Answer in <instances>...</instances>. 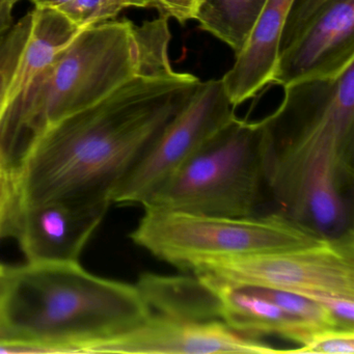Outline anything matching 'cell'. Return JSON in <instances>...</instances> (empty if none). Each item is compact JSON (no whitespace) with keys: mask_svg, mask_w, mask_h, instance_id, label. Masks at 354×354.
I'll return each mask as SVG.
<instances>
[{"mask_svg":"<svg viewBox=\"0 0 354 354\" xmlns=\"http://www.w3.org/2000/svg\"><path fill=\"white\" fill-rule=\"evenodd\" d=\"M271 152L260 121L237 117L157 188L142 208L194 214L258 215L267 196Z\"/></svg>","mask_w":354,"mask_h":354,"instance_id":"obj_5","label":"cell"},{"mask_svg":"<svg viewBox=\"0 0 354 354\" xmlns=\"http://www.w3.org/2000/svg\"><path fill=\"white\" fill-rule=\"evenodd\" d=\"M34 11L26 14L9 32L0 37V118L9 100L10 91L32 32Z\"/></svg>","mask_w":354,"mask_h":354,"instance_id":"obj_17","label":"cell"},{"mask_svg":"<svg viewBox=\"0 0 354 354\" xmlns=\"http://www.w3.org/2000/svg\"><path fill=\"white\" fill-rule=\"evenodd\" d=\"M16 0H0V37L13 26V8Z\"/></svg>","mask_w":354,"mask_h":354,"instance_id":"obj_22","label":"cell"},{"mask_svg":"<svg viewBox=\"0 0 354 354\" xmlns=\"http://www.w3.org/2000/svg\"><path fill=\"white\" fill-rule=\"evenodd\" d=\"M214 291L219 302V318L246 337L275 335L302 346L320 329L288 314L281 306L257 293L250 286L227 283L196 275Z\"/></svg>","mask_w":354,"mask_h":354,"instance_id":"obj_12","label":"cell"},{"mask_svg":"<svg viewBox=\"0 0 354 354\" xmlns=\"http://www.w3.org/2000/svg\"><path fill=\"white\" fill-rule=\"evenodd\" d=\"M235 109L221 80L201 82L185 109L120 182L113 204L144 206L159 186L235 119Z\"/></svg>","mask_w":354,"mask_h":354,"instance_id":"obj_8","label":"cell"},{"mask_svg":"<svg viewBox=\"0 0 354 354\" xmlns=\"http://www.w3.org/2000/svg\"><path fill=\"white\" fill-rule=\"evenodd\" d=\"M267 0H204L196 20L235 55L245 46Z\"/></svg>","mask_w":354,"mask_h":354,"instance_id":"obj_16","label":"cell"},{"mask_svg":"<svg viewBox=\"0 0 354 354\" xmlns=\"http://www.w3.org/2000/svg\"><path fill=\"white\" fill-rule=\"evenodd\" d=\"M109 207L70 201L15 204L5 198L0 238L15 239L26 263L78 262Z\"/></svg>","mask_w":354,"mask_h":354,"instance_id":"obj_9","label":"cell"},{"mask_svg":"<svg viewBox=\"0 0 354 354\" xmlns=\"http://www.w3.org/2000/svg\"><path fill=\"white\" fill-rule=\"evenodd\" d=\"M289 353L353 354L354 327L333 326L316 331L306 344Z\"/></svg>","mask_w":354,"mask_h":354,"instance_id":"obj_19","label":"cell"},{"mask_svg":"<svg viewBox=\"0 0 354 354\" xmlns=\"http://www.w3.org/2000/svg\"><path fill=\"white\" fill-rule=\"evenodd\" d=\"M333 0H293L283 26L279 53L285 50L304 28Z\"/></svg>","mask_w":354,"mask_h":354,"instance_id":"obj_20","label":"cell"},{"mask_svg":"<svg viewBox=\"0 0 354 354\" xmlns=\"http://www.w3.org/2000/svg\"><path fill=\"white\" fill-rule=\"evenodd\" d=\"M3 200H5V181L0 176V223H1V213H3Z\"/></svg>","mask_w":354,"mask_h":354,"instance_id":"obj_25","label":"cell"},{"mask_svg":"<svg viewBox=\"0 0 354 354\" xmlns=\"http://www.w3.org/2000/svg\"><path fill=\"white\" fill-rule=\"evenodd\" d=\"M8 274L0 341L32 344L37 354L98 353L152 314L136 285L97 277L78 262L26 263Z\"/></svg>","mask_w":354,"mask_h":354,"instance_id":"obj_3","label":"cell"},{"mask_svg":"<svg viewBox=\"0 0 354 354\" xmlns=\"http://www.w3.org/2000/svg\"><path fill=\"white\" fill-rule=\"evenodd\" d=\"M136 286L152 314L184 320H221L217 296L196 275L165 277L144 273Z\"/></svg>","mask_w":354,"mask_h":354,"instance_id":"obj_14","label":"cell"},{"mask_svg":"<svg viewBox=\"0 0 354 354\" xmlns=\"http://www.w3.org/2000/svg\"><path fill=\"white\" fill-rule=\"evenodd\" d=\"M204 0H151V8L159 12L160 17L173 18L179 24L196 20Z\"/></svg>","mask_w":354,"mask_h":354,"instance_id":"obj_21","label":"cell"},{"mask_svg":"<svg viewBox=\"0 0 354 354\" xmlns=\"http://www.w3.org/2000/svg\"><path fill=\"white\" fill-rule=\"evenodd\" d=\"M38 9H59L72 0H30Z\"/></svg>","mask_w":354,"mask_h":354,"instance_id":"obj_24","label":"cell"},{"mask_svg":"<svg viewBox=\"0 0 354 354\" xmlns=\"http://www.w3.org/2000/svg\"><path fill=\"white\" fill-rule=\"evenodd\" d=\"M98 353H289L246 337L221 320H184L151 314L131 330L101 344Z\"/></svg>","mask_w":354,"mask_h":354,"instance_id":"obj_10","label":"cell"},{"mask_svg":"<svg viewBox=\"0 0 354 354\" xmlns=\"http://www.w3.org/2000/svg\"><path fill=\"white\" fill-rule=\"evenodd\" d=\"M130 238L159 260L188 270L211 258L252 256L304 248L325 239L281 212L215 216L145 208Z\"/></svg>","mask_w":354,"mask_h":354,"instance_id":"obj_6","label":"cell"},{"mask_svg":"<svg viewBox=\"0 0 354 354\" xmlns=\"http://www.w3.org/2000/svg\"><path fill=\"white\" fill-rule=\"evenodd\" d=\"M201 80L188 73L138 74L100 102L44 132L5 180L15 204H113L126 174L185 109Z\"/></svg>","mask_w":354,"mask_h":354,"instance_id":"obj_1","label":"cell"},{"mask_svg":"<svg viewBox=\"0 0 354 354\" xmlns=\"http://www.w3.org/2000/svg\"><path fill=\"white\" fill-rule=\"evenodd\" d=\"M8 288H9V274H8V267L0 264V310L5 301L7 295Z\"/></svg>","mask_w":354,"mask_h":354,"instance_id":"obj_23","label":"cell"},{"mask_svg":"<svg viewBox=\"0 0 354 354\" xmlns=\"http://www.w3.org/2000/svg\"><path fill=\"white\" fill-rule=\"evenodd\" d=\"M80 30L82 28L59 10L36 8L32 32L22 53L8 103L24 90Z\"/></svg>","mask_w":354,"mask_h":354,"instance_id":"obj_15","label":"cell"},{"mask_svg":"<svg viewBox=\"0 0 354 354\" xmlns=\"http://www.w3.org/2000/svg\"><path fill=\"white\" fill-rule=\"evenodd\" d=\"M283 92L279 109L260 121L272 159L271 198L322 237H341L353 231V71Z\"/></svg>","mask_w":354,"mask_h":354,"instance_id":"obj_2","label":"cell"},{"mask_svg":"<svg viewBox=\"0 0 354 354\" xmlns=\"http://www.w3.org/2000/svg\"><path fill=\"white\" fill-rule=\"evenodd\" d=\"M354 63V0H333L279 53L270 84L339 75Z\"/></svg>","mask_w":354,"mask_h":354,"instance_id":"obj_11","label":"cell"},{"mask_svg":"<svg viewBox=\"0 0 354 354\" xmlns=\"http://www.w3.org/2000/svg\"><path fill=\"white\" fill-rule=\"evenodd\" d=\"M128 8H151V0H72L57 10L84 30L109 21Z\"/></svg>","mask_w":354,"mask_h":354,"instance_id":"obj_18","label":"cell"},{"mask_svg":"<svg viewBox=\"0 0 354 354\" xmlns=\"http://www.w3.org/2000/svg\"><path fill=\"white\" fill-rule=\"evenodd\" d=\"M138 73L131 21L80 30L6 106L0 118V175L9 177L49 128L100 102Z\"/></svg>","mask_w":354,"mask_h":354,"instance_id":"obj_4","label":"cell"},{"mask_svg":"<svg viewBox=\"0 0 354 354\" xmlns=\"http://www.w3.org/2000/svg\"><path fill=\"white\" fill-rule=\"evenodd\" d=\"M189 270L227 283L287 290L308 297L315 294L354 297L353 232L304 248L206 259Z\"/></svg>","mask_w":354,"mask_h":354,"instance_id":"obj_7","label":"cell"},{"mask_svg":"<svg viewBox=\"0 0 354 354\" xmlns=\"http://www.w3.org/2000/svg\"><path fill=\"white\" fill-rule=\"evenodd\" d=\"M292 1L267 0L245 46L221 80L234 107L256 96L270 84Z\"/></svg>","mask_w":354,"mask_h":354,"instance_id":"obj_13","label":"cell"}]
</instances>
